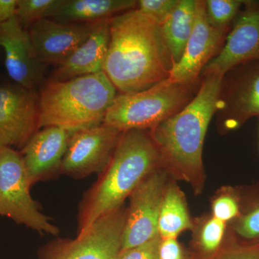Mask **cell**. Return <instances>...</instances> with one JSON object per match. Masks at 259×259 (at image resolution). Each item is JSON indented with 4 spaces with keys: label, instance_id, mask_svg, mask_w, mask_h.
Returning <instances> with one entry per match:
<instances>
[{
    "label": "cell",
    "instance_id": "cell-1",
    "mask_svg": "<svg viewBox=\"0 0 259 259\" xmlns=\"http://www.w3.org/2000/svg\"><path fill=\"white\" fill-rule=\"evenodd\" d=\"M171 61L160 25L141 10L110 19L103 71L120 94L138 93L169 77Z\"/></svg>",
    "mask_w": 259,
    "mask_h": 259
},
{
    "label": "cell",
    "instance_id": "cell-2",
    "mask_svg": "<svg viewBox=\"0 0 259 259\" xmlns=\"http://www.w3.org/2000/svg\"><path fill=\"white\" fill-rule=\"evenodd\" d=\"M225 76L204 74L200 88L182 110L150 130L168 173L188 182L196 194L204 182L202 151L207 128L218 111Z\"/></svg>",
    "mask_w": 259,
    "mask_h": 259
},
{
    "label": "cell",
    "instance_id": "cell-3",
    "mask_svg": "<svg viewBox=\"0 0 259 259\" xmlns=\"http://www.w3.org/2000/svg\"><path fill=\"white\" fill-rule=\"evenodd\" d=\"M161 166V155L150 131L122 132L110 163L80 204L78 234L122 207L146 177Z\"/></svg>",
    "mask_w": 259,
    "mask_h": 259
},
{
    "label": "cell",
    "instance_id": "cell-4",
    "mask_svg": "<svg viewBox=\"0 0 259 259\" xmlns=\"http://www.w3.org/2000/svg\"><path fill=\"white\" fill-rule=\"evenodd\" d=\"M117 90L102 72L64 81L49 80L39 99V129L58 127L76 132L103 124Z\"/></svg>",
    "mask_w": 259,
    "mask_h": 259
},
{
    "label": "cell",
    "instance_id": "cell-5",
    "mask_svg": "<svg viewBox=\"0 0 259 259\" xmlns=\"http://www.w3.org/2000/svg\"><path fill=\"white\" fill-rule=\"evenodd\" d=\"M195 84L167 79L143 91L120 94L109 107L103 124L120 132L150 131L180 112L193 99Z\"/></svg>",
    "mask_w": 259,
    "mask_h": 259
},
{
    "label": "cell",
    "instance_id": "cell-6",
    "mask_svg": "<svg viewBox=\"0 0 259 259\" xmlns=\"http://www.w3.org/2000/svg\"><path fill=\"white\" fill-rule=\"evenodd\" d=\"M30 187L20 153L14 148L0 147V215L40 234L57 236L59 228L40 212Z\"/></svg>",
    "mask_w": 259,
    "mask_h": 259
},
{
    "label": "cell",
    "instance_id": "cell-7",
    "mask_svg": "<svg viewBox=\"0 0 259 259\" xmlns=\"http://www.w3.org/2000/svg\"><path fill=\"white\" fill-rule=\"evenodd\" d=\"M127 209L102 216L74 239L57 238L42 246L37 259H118Z\"/></svg>",
    "mask_w": 259,
    "mask_h": 259
},
{
    "label": "cell",
    "instance_id": "cell-8",
    "mask_svg": "<svg viewBox=\"0 0 259 259\" xmlns=\"http://www.w3.org/2000/svg\"><path fill=\"white\" fill-rule=\"evenodd\" d=\"M168 172L160 167L130 195V206L122 236L121 250L146 243L158 236V218L168 186Z\"/></svg>",
    "mask_w": 259,
    "mask_h": 259
},
{
    "label": "cell",
    "instance_id": "cell-9",
    "mask_svg": "<svg viewBox=\"0 0 259 259\" xmlns=\"http://www.w3.org/2000/svg\"><path fill=\"white\" fill-rule=\"evenodd\" d=\"M39 130L36 91L0 83V147L21 150Z\"/></svg>",
    "mask_w": 259,
    "mask_h": 259
},
{
    "label": "cell",
    "instance_id": "cell-10",
    "mask_svg": "<svg viewBox=\"0 0 259 259\" xmlns=\"http://www.w3.org/2000/svg\"><path fill=\"white\" fill-rule=\"evenodd\" d=\"M122 133L105 124L76 131L70 138L61 173L76 179L102 173L110 163Z\"/></svg>",
    "mask_w": 259,
    "mask_h": 259
},
{
    "label": "cell",
    "instance_id": "cell-11",
    "mask_svg": "<svg viewBox=\"0 0 259 259\" xmlns=\"http://www.w3.org/2000/svg\"><path fill=\"white\" fill-rule=\"evenodd\" d=\"M223 79L218 111L226 131L259 116V60L239 65Z\"/></svg>",
    "mask_w": 259,
    "mask_h": 259
},
{
    "label": "cell",
    "instance_id": "cell-12",
    "mask_svg": "<svg viewBox=\"0 0 259 259\" xmlns=\"http://www.w3.org/2000/svg\"><path fill=\"white\" fill-rule=\"evenodd\" d=\"M259 60V1L245 0L224 45L204 68L203 74L225 76L239 65Z\"/></svg>",
    "mask_w": 259,
    "mask_h": 259
},
{
    "label": "cell",
    "instance_id": "cell-13",
    "mask_svg": "<svg viewBox=\"0 0 259 259\" xmlns=\"http://www.w3.org/2000/svg\"><path fill=\"white\" fill-rule=\"evenodd\" d=\"M228 33L209 25L206 17L205 1L197 0L192 35L180 60L172 65L168 79L184 84L197 83L202 69L222 49Z\"/></svg>",
    "mask_w": 259,
    "mask_h": 259
},
{
    "label": "cell",
    "instance_id": "cell-14",
    "mask_svg": "<svg viewBox=\"0 0 259 259\" xmlns=\"http://www.w3.org/2000/svg\"><path fill=\"white\" fill-rule=\"evenodd\" d=\"M0 48L5 68L12 81L36 91L44 82V65L35 55L30 35L16 15L0 25Z\"/></svg>",
    "mask_w": 259,
    "mask_h": 259
},
{
    "label": "cell",
    "instance_id": "cell-15",
    "mask_svg": "<svg viewBox=\"0 0 259 259\" xmlns=\"http://www.w3.org/2000/svg\"><path fill=\"white\" fill-rule=\"evenodd\" d=\"M96 23H62L44 18L27 30L38 61L56 66L88 38Z\"/></svg>",
    "mask_w": 259,
    "mask_h": 259
},
{
    "label": "cell",
    "instance_id": "cell-16",
    "mask_svg": "<svg viewBox=\"0 0 259 259\" xmlns=\"http://www.w3.org/2000/svg\"><path fill=\"white\" fill-rule=\"evenodd\" d=\"M74 133L61 127H44L35 133L20 150L31 187L61 172L70 138Z\"/></svg>",
    "mask_w": 259,
    "mask_h": 259
},
{
    "label": "cell",
    "instance_id": "cell-17",
    "mask_svg": "<svg viewBox=\"0 0 259 259\" xmlns=\"http://www.w3.org/2000/svg\"><path fill=\"white\" fill-rule=\"evenodd\" d=\"M110 19L95 24L88 38L66 60L55 66L50 81H67L103 71L110 42Z\"/></svg>",
    "mask_w": 259,
    "mask_h": 259
},
{
    "label": "cell",
    "instance_id": "cell-18",
    "mask_svg": "<svg viewBox=\"0 0 259 259\" xmlns=\"http://www.w3.org/2000/svg\"><path fill=\"white\" fill-rule=\"evenodd\" d=\"M136 8L135 0H58L49 18L62 23H95Z\"/></svg>",
    "mask_w": 259,
    "mask_h": 259
},
{
    "label": "cell",
    "instance_id": "cell-19",
    "mask_svg": "<svg viewBox=\"0 0 259 259\" xmlns=\"http://www.w3.org/2000/svg\"><path fill=\"white\" fill-rule=\"evenodd\" d=\"M196 8L197 0H178L171 13L160 25L171 66L180 60L192 35L195 23Z\"/></svg>",
    "mask_w": 259,
    "mask_h": 259
},
{
    "label": "cell",
    "instance_id": "cell-20",
    "mask_svg": "<svg viewBox=\"0 0 259 259\" xmlns=\"http://www.w3.org/2000/svg\"><path fill=\"white\" fill-rule=\"evenodd\" d=\"M192 227L183 194L176 185L169 184L160 211L158 234L161 239H177L182 232L192 229Z\"/></svg>",
    "mask_w": 259,
    "mask_h": 259
},
{
    "label": "cell",
    "instance_id": "cell-21",
    "mask_svg": "<svg viewBox=\"0 0 259 259\" xmlns=\"http://www.w3.org/2000/svg\"><path fill=\"white\" fill-rule=\"evenodd\" d=\"M245 0H207L206 17L211 26L229 32Z\"/></svg>",
    "mask_w": 259,
    "mask_h": 259
},
{
    "label": "cell",
    "instance_id": "cell-22",
    "mask_svg": "<svg viewBox=\"0 0 259 259\" xmlns=\"http://www.w3.org/2000/svg\"><path fill=\"white\" fill-rule=\"evenodd\" d=\"M57 3L58 0H18L17 18L28 29L35 22L49 18Z\"/></svg>",
    "mask_w": 259,
    "mask_h": 259
},
{
    "label": "cell",
    "instance_id": "cell-23",
    "mask_svg": "<svg viewBox=\"0 0 259 259\" xmlns=\"http://www.w3.org/2000/svg\"><path fill=\"white\" fill-rule=\"evenodd\" d=\"M226 230V223L214 217L207 221L200 232L199 244L204 256L215 253L221 246Z\"/></svg>",
    "mask_w": 259,
    "mask_h": 259
},
{
    "label": "cell",
    "instance_id": "cell-24",
    "mask_svg": "<svg viewBox=\"0 0 259 259\" xmlns=\"http://www.w3.org/2000/svg\"><path fill=\"white\" fill-rule=\"evenodd\" d=\"M203 259H259V241L224 245Z\"/></svg>",
    "mask_w": 259,
    "mask_h": 259
},
{
    "label": "cell",
    "instance_id": "cell-25",
    "mask_svg": "<svg viewBox=\"0 0 259 259\" xmlns=\"http://www.w3.org/2000/svg\"><path fill=\"white\" fill-rule=\"evenodd\" d=\"M177 3L178 0H139L137 8L161 25Z\"/></svg>",
    "mask_w": 259,
    "mask_h": 259
},
{
    "label": "cell",
    "instance_id": "cell-26",
    "mask_svg": "<svg viewBox=\"0 0 259 259\" xmlns=\"http://www.w3.org/2000/svg\"><path fill=\"white\" fill-rule=\"evenodd\" d=\"M161 238L159 235L146 243L120 250L118 259H159V247Z\"/></svg>",
    "mask_w": 259,
    "mask_h": 259
},
{
    "label": "cell",
    "instance_id": "cell-27",
    "mask_svg": "<svg viewBox=\"0 0 259 259\" xmlns=\"http://www.w3.org/2000/svg\"><path fill=\"white\" fill-rule=\"evenodd\" d=\"M235 231L245 239H259V205L238 219Z\"/></svg>",
    "mask_w": 259,
    "mask_h": 259
},
{
    "label": "cell",
    "instance_id": "cell-28",
    "mask_svg": "<svg viewBox=\"0 0 259 259\" xmlns=\"http://www.w3.org/2000/svg\"><path fill=\"white\" fill-rule=\"evenodd\" d=\"M213 217L226 223L236 218L239 214L238 201L230 195H222L212 204Z\"/></svg>",
    "mask_w": 259,
    "mask_h": 259
},
{
    "label": "cell",
    "instance_id": "cell-29",
    "mask_svg": "<svg viewBox=\"0 0 259 259\" xmlns=\"http://www.w3.org/2000/svg\"><path fill=\"white\" fill-rule=\"evenodd\" d=\"M159 259H186L183 250L176 238L161 240Z\"/></svg>",
    "mask_w": 259,
    "mask_h": 259
},
{
    "label": "cell",
    "instance_id": "cell-30",
    "mask_svg": "<svg viewBox=\"0 0 259 259\" xmlns=\"http://www.w3.org/2000/svg\"><path fill=\"white\" fill-rule=\"evenodd\" d=\"M18 0H0V25L16 15Z\"/></svg>",
    "mask_w": 259,
    "mask_h": 259
}]
</instances>
